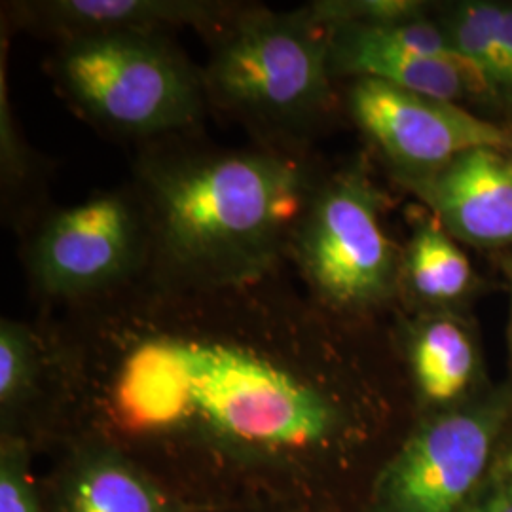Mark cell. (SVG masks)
I'll list each match as a JSON object with an SVG mask.
<instances>
[{
	"label": "cell",
	"instance_id": "obj_1",
	"mask_svg": "<svg viewBox=\"0 0 512 512\" xmlns=\"http://www.w3.org/2000/svg\"><path fill=\"white\" fill-rule=\"evenodd\" d=\"M95 300L128 332L105 389L110 421L126 433L200 421L243 444L308 448L342 420L329 391L281 357L200 329L181 285L143 272Z\"/></svg>",
	"mask_w": 512,
	"mask_h": 512
},
{
	"label": "cell",
	"instance_id": "obj_2",
	"mask_svg": "<svg viewBox=\"0 0 512 512\" xmlns=\"http://www.w3.org/2000/svg\"><path fill=\"white\" fill-rule=\"evenodd\" d=\"M319 179L298 150H158L141 158L137 196L150 236L147 274L232 287L274 274Z\"/></svg>",
	"mask_w": 512,
	"mask_h": 512
},
{
	"label": "cell",
	"instance_id": "obj_3",
	"mask_svg": "<svg viewBox=\"0 0 512 512\" xmlns=\"http://www.w3.org/2000/svg\"><path fill=\"white\" fill-rule=\"evenodd\" d=\"M211 38L205 99L245 124L264 147L298 150L332 103L329 27L308 8H238Z\"/></svg>",
	"mask_w": 512,
	"mask_h": 512
},
{
	"label": "cell",
	"instance_id": "obj_4",
	"mask_svg": "<svg viewBox=\"0 0 512 512\" xmlns=\"http://www.w3.org/2000/svg\"><path fill=\"white\" fill-rule=\"evenodd\" d=\"M54 69L76 109L126 137H162L192 128L202 116V73L164 33L107 31L65 38Z\"/></svg>",
	"mask_w": 512,
	"mask_h": 512
},
{
	"label": "cell",
	"instance_id": "obj_5",
	"mask_svg": "<svg viewBox=\"0 0 512 512\" xmlns=\"http://www.w3.org/2000/svg\"><path fill=\"white\" fill-rule=\"evenodd\" d=\"M384 196L361 167L319 179L289 251L321 310L359 317L401 296L403 251L384 226Z\"/></svg>",
	"mask_w": 512,
	"mask_h": 512
},
{
	"label": "cell",
	"instance_id": "obj_6",
	"mask_svg": "<svg viewBox=\"0 0 512 512\" xmlns=\"http://www.w3.org/2000/svg\"><path fill=\"white\" fill-rule=\"evenodd\" d=\"M148 253L147 215L137 192L112 190L46 220L29 268L44 296L84 302L143 274Z\"/></svg>",
	"mask_w": 512,
	"mask_h": 512
},
{
	"label": "cell",
	"instance_id": "obj_7",
	"mask_svg": "<svg viewBox=\"0 0 512 512\" xmlns=\"http://www.w3.org/2000/svg\"><path fill=\"white\" fill-rule=\"evenodd\" d=\"M509 393L444 410L406 442L380 482L382 512H459L511 414Z\"/></svg>",
	"mask_w": 512,
	"mask_h": 512
},
{
	"label": "cell",
	"instance_id": "obj_8",
	"mask_svg": "<svg viewBox=\"0 0 512 512\" xmlns=\"http://www.w3.org/2000/svg\"><path fill=\"white\" fill-rule=\"evenodd\" d=\"M348 107L357 128L404 186L418 183L476 148L501 152L512 148L509 129L458 103L408 92L380 80L355 78Z\"/></svg>",
	"mask_w": 512,
	"mask_h": 512
},
{
	"label": "cell",
	"instance_id": "obj_9",
	"mask_svg": "<svg viewBox=\"0 0 512 512\" xmlns=\"http://www.w3.org/2000/svg\"><path fill=\"white\" fill-rule=\"evenodd\" d=\"M406 188L418 194L459 243L512 251V167L507 152L476 148Z\"/></svg>",
	"mask_w": 512,
	"mask_h": 512
},
{
	"label": "cell",
	"instance_id": "obj_10",
	"mask_svg": "<svg viewBox=\"0 0 512 512\" xmlns=\"http://www.w3.org/2000/svg\"><path fill=\"white\" fill-rule=\"evenodd\" d=\"M238 6L209 0H50L23 4L27 23L61 40L107 31L164 33L169 27L213 31Z\"/></svg>",
	"mask_w": 512,
	"mask_h": 512
},
{
	"label": "cell",
	"instance_id": "obj_11",
	"mask_svg": "<svg viewBox=\"0 0 512 512\" xmlns=\"http://www.w3.org/2000/svg\"><path fill=\"white\" fill-rule=\"evenodd\" d=\"M330 73L332 78H372L450 103L476 93L471 80L456 67L412 52L376 27L330 29Z\"/></svg>",
	"mask_w": 512,
	"mask_h": 512
},
{
	"label": "cell",
	"instance_id": "obj_12",
	"mask_svg": "<svg viewBox=\"0 0 512 512\" xmlns=\"http://www.w3.org/2000/svg\"><path fill=\"white\" fill-rule=\"evenodd\" d=\"M408 357L421 399L429 404L448 408L475 385L480 357L458 313L423 311L410 327Z\"/></svg>",
	"mask_w": 512,
	"mask_h": 512
},
{
	"label": "cell",
	"instance_id": "obj_13",
	"mask_svg": "<svg viewBox=\"0 0 512 512\" xmlns=\"http://www.w3.org/2000/svg\"><path fill=\"white\" fill-rule=\"evenodd\" d=\"M471 260L435 217L416 222L403 251L401 294L425 311H452L475 291Z\"/></svg>",
	"mask_w": 512,
	"mask_h": 512
},
{
	"label": "cell",
	"instance_id": "obj_14",
	"mask_svg": "<svg viewBox=\"0 0 512 512\" xmlns=\"http://www.w3.org/2000/svg\"><path fill=\"white\" fill-rule=\"evenodd\" d=\"M497 2L465 0L444 10L439 23L473 67L486 97L503 105V59L497 42Z\"/></svg>",
	"mask_w": 512,
	"mask_h": 512
},
{
	"label": "cell",
	"instance_id": "obj_15",
	"mask_svg": "<svg viewBox=\"0 0 512 512\" xmlns=\"http://www.w3.org/2000/svg\"><path fill=\"white\" fill-rule=\"evenodd\" d=\"M71 512H164L145 478L116 461H99L74 486Z\"/></svg>",
	"mask_w": 512,
	"mask_h": 512
},
{
	"label": "cell",
	"instance_id": "obj_16",
	"mask_svg": "<svg viewBox=\"0 0 512 512\" xmlns=\"http://www.w3.org/2000/svg\"><path fill=\"white\" fill-rule=\"evenodd\" d=\"M321 25L334 27H382L427 14L418 0H321L306 6Z\"/></svg>",
	"mask_w": 512,
	"mask_h": 512
},
{
	"label": "cell",
	"instance_id": "obj_17",
	"mask_svg": "<svg viewBox=\"0 0 512 512\" xmlns=\"http://www.w3.org/2000/svg\"><path fill=\"white\" fill-rule=\"evenodd\" d=\"M37 372V355L25 325L2 321L0 327V401L12 406L31 389Z\"/></svg>",
	"mask_w": 512,
	"mask_h": 512
},
{
	"label": "cell",
	"instance_id": "obj_18",
	"mask_svg": "<svg viewBox=\"0 0 512 512\" xmlns=\"http://www.w3.org/2000/svg\"><path fill=\"white\" fill-rule=\"evenodd\" d=\"M0 512H40L23 458L14 448H10V452L4 450L2 454Z\"/></svg>",
	"mask_w": 512,
	"mask_h": 512
},
{
	"label": "cell",
	"instance_id": "obj_19",
	"mask_svg": "<svg viewBox=\"0 0 512 512\" xmlns=\"http://www.w3.org/2000/svg\"><path fill=\"white\" fill-rule=\"evenodd\" d=\"M495 25L503 59V105L512 107V2H497Z\"/></svg>",
	"mask_w": 512,
	"mask_h": 512
},
{
	"label": "cell",
	"instance_id": "obj_20",
	"mask_svg": "<svg viewBox=\"0 0 512 512\" xmlns=\"http://www.w3.org/2000/svg\"><path fill=\"white\" fill-rule=\"evenodd\" d=\"M461 512H512V492L503 488L495 494L476 501L475 505H471L467 511Z\"/></svg>",
	"mask_w": 512,
	"mask_h": 512
},
{
	"label": "cell",
	"instance_id": "obj_21",
	"mask_svg": "<svg viewBox=\"0 0 512 512\" xmlns=\"http://www.w3.org/2000/svg\"><path fill=\"white\" fill-rule=\"evenodd\" d=\"M501 473H503V480H505V488L512 492V448L501 459Z\"/></svg>",
	"mask_w": 512,
	"mask_h": 512
},
{
	"label": "cell",
	"instance_id": "obj_22",
	"mask_svg": "<svg viewBox=\"0 0 512 512\" xmlns=\"http://www.w3.org/2000/svg\"><path fill=\"white\" fill-rule=\"evenodd\" d=\"M507 275H509V281H511V323H509V349H511V359H512V253L507 258Z\"/></svg>",
	"mask_w": 512,
	"mask_h": 512
},
{
	"label": "cell",
	"instance_id": "obj_23",
	"mask_svg": "<svg viewBox=\"0 0 512 512\" xmlns=\"http://www.w3.org/2000/svg\"><path fill=\"white\" fill-rule=\"evenodd\" d=\"M507 158H509V164H511L512 167V148L507 152Z\"/></svg>",
	"mask_w": 512,
	"mask_h": 512
}]
</instances>
